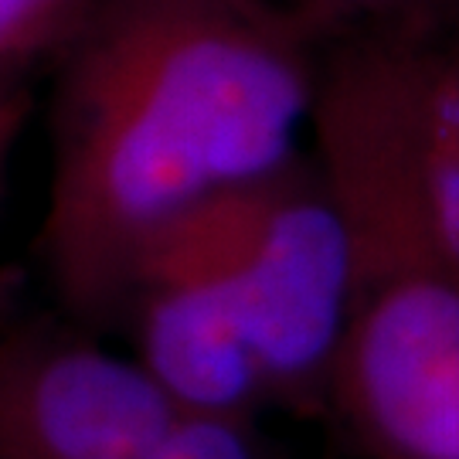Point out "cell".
I'll return each mask as SVG.
<instances>
[{"label":"cell","mask_w":459,"mask_h":459,"mask_svg":"<svg viewBox=\"0 0 459 459\" xmlns=\"http://www.w3.org/2000/svg\"><path fill=\"white\" fill-rule=\"evenodd\" d=\"M85 330L31 324L0 341V459H140L184 415L136 354Z\"/></svg>","instance_id":"5"},{"label":"cell","mask_w":459,"mask_h":459,"mask_svg":"<svg viewBox=\"0 0 459 459\" xmlns=\"http://www.w3.org/2000/svg\"><path fill=\"white\" fill-rule=\"evenodd\" d=\"M320 45L263 0H85L51 62L38 255L79 327L113 324L170 218L307 150Z\"/></svg>","instance_id":"1"},{"label":"cell","mask_w":459,"mask_h":459,"mask_svg":"<svg viewBox=\"0 0 459 459\" xmlns=\"http://www.w3.org/2000/svg\"><path fill=\"white\" fill-rule=\"evenodd\" d=\"M218 273L269 402L327 398L361 296L354 235L310 153L170 218Z\"/></svg>","instance_id":"3"},{"label":"cell","mask_w":459,"mask_h":459,"mask_svg":"<svg viewBox=\"0 0 459 459\" xmlns=\"http://www.w3.org/2000/svg\"><path fill=\"white\" fill-rule=\"evenodd\" d=\"M263 4L299 24L316 45H324L333 34L347 31L354 24L375 21V17L402 11V7L426 4V0H263Z\"/></svg>","instance_id":"8"},{"label":"cell","mask_w":459,"mask_h":459,"mask_svg":"<svg viewBox=\"0 0 459 459\" xmlns=\"http://www.w3.org/2000/svg\"><path fill=\"white\" fill-rule=\"evenodd\" d=\"M310 160L354 235L361 290L459 282V0H426L316 51Z\"/></svg>","instance_id":"2"},{"label":"cell","mask_w":459,"mask_h":459,"mask_svg":"<svg viewBox=\"0 0 459 459\" xmlns=\"http://www.w3.org/2000/svg\"><path fill=\"white\" fill-rule=\"evenodd\" d=\"M31 116V92L28 89H0V187L11 164V153L24 123Z\"/></svg>","instance_id":"9"},{"label":"cell","mask_w":459,"mask_h":459,"mask_svg":"<svg viewBox=\"0 0 459 459\" xmlns=\"http://www.w3.org/2000/svg\"><path fill=\"white\" fill-rule=\"evenodd\" d=\"M140 459H269L248 415L184 411Z\"/></svg>","instance_id":"7"},{"label":"cell","mask_w":459,"mask_h":459,"mask_svg":"<svg viewBox=\"0 0 459 459\" xmlns=\"http://www.w3.org/2000/svg\"><path fill=\"white\" fill-rule=\"evenodd\" d=\"M327 398L377 459H459V282L364 286Z\"/></svg>","instance_id":"4"},{"label":"cell","mask_w":459,"mask_h":459,"mask_svg":"<svg viewBox=\"0 0 459 459\" xmlns=\"http://www.w3.org/2000/svg\"><path fill=\"white\" fill-rule=\"evenodd\" d=\"M85 0H0V89H28L55 62Z\"/></svg>","instance_id":"6"}]
</instances>
